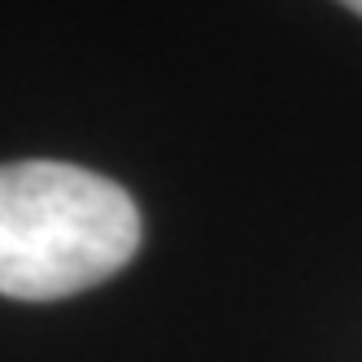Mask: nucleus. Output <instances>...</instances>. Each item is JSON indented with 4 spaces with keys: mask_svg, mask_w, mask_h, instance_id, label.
Wrapping results in <instances>:
<instances>
[{
    "mask_svg": "<svg viewBox=\"0 0 362 362\" xmlns=\"http://www.w3.org/2000/svg\"><path fill=\"white\" fill-rule=\"evenodd\" d=\"M144 236L114 179L70 162L0 166V297L57 301L118 275Z\"/></svg>",
    "mask_w": 362,
    "mask_h": 362,
    "instance_id": "obj_1",
    "label": "nucleus"
},
{
    "mask_svg": "<svg viewBox=\"0 0 362 362\" xmlns=\"http://www.w3.org/2000/svg\"><path fill=\"white\" fill-rule=\"evenodd\" d=\"M341 5H349L354 13H362V0H341Z\"/></svg>",
    "mask_w": 362,
    "mask_h": 362,
    "instance_id": "obj_2",
    "label": "nucleus"
}]
</instances>
